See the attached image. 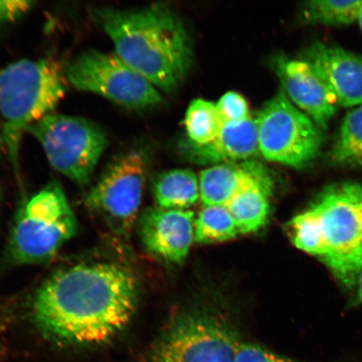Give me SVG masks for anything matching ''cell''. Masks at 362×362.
I'll return each instance as SVG.
<instances>
[{
    "instance_id": "8992f818",
    "label": "cell",
    "mask_w": 362,
    "mask_h": 362,
    "mask_svg": "<svg viewBox=\"0 0 362 362\" xmlns=\"http://www.w3.org/2000/svg\"><path fill=\"white\" fill-rule=\"evenodd\" d=\"M37 139L49 165L72 182L86 187L107 146L100 126L83 117L51 113L26 130Z\"/></svg>"
},
{
    "instance_id": "7c38bea8",
    "label": "cell",
    "mask_w": 362,
    "mask_h": 362,
    "mask_svg": "<svg viewBox=\"0 0 362 362\" xmlns=\"http://www.w3.org/2000/svg\"><path fill=\"white\" fill-rule=\"evenodd\" d=\"M196 216L189 210L148 208L139 221V233L148 252L162 261L180 264L194 242Z\"/></svg>"
},
{
    "instance_id": "9c48e42d",
    "label": "cell",
    "mask_w": 362,
    "mask_h": 362,
    "mask_svg": "<svg viewBox=\"0 0 362 362\" xmlns=\"http://www.w3.org/2000/svg\"><path fill=\"white\" fill-rule=\"evenodd\" d=\"M76 89L99 95L132 110H147L163 101L160 90L126 64L115 53L87 49L65 69Z\"/></svg>"
},
{
    "instance_id": "7402d4cb",
    "label": "cell",
    "mask_w": 362,
    "mask_h": 362,
    "mask_svg": "<svg viewBox=\"0 0 362 362\" xmlns=\"http://www.w3.org/2000/svg\"><path fill=\"white\" fill-rule=\"evenodd\" d=\"M288 229L294 246L308 255L320 259L322 255V241L318 217L313 208L310 206L293 217L288 223Z\"/></svg>"
},
{
    "instance_id": "7a4b0ae2",
    "label": "cell",
    "mask_w": 362,
    "mask_h": 362,
    "mask_svg": "<svg viewBox=\"0 0 362 362\" xmlns=\"http://www.w3.org/2000/svg\"><path fill=\"white\" fill-rule=\"evenodd\" d=\"M115 54L158 90L173 92L191 69V38L180 18L164 4L139 10L93 8Z\"/></svg>"
},
{
    "instance_id": "52a82bcc",
    "label": "cell",
    "mask_w": 362,
    "mask_h": 362,
    "mask_svg": "<svg viewBox=\"0 0 362 362\" xmlns=\"http://www.w3.org/2000/svg\"><path fill=\"white\" fill-rule=\"evenodd\" d=\"M256 120L259 153L266 160L301 169L319 156L324 130L283 90L266 103Z\"/></svg>"
},
{
    "instance_id": "5bb4252c",
    "label": "cell",
    "mask_w": 362,
    "mask_h": 362,
    "mask_svg": "<svg viewBox=\"0 0 362 362\" xmlns=\"http://www.w3.org/2000/svg\"><path fill=\"white\" fill-rule=\"evenodd\" d=\"M181 153L188 160L200 165H221L247 161L259 153L257 120L248 119L224 124L217 137L206 146L183 140Z\"/></svg>"
},
{
    "instance_id": "2e32d148",
    "label": "cell",
    "mask_w": 362,
    "mask_h": 362,
    "mask_svg": "<svg viewBox=\"0 0 362 362\" xmlns=\"http://www.w3.org/2000/svg\"><path fill=\"white\" fill-rule=\"evenodd\" d=\"M153 194L158 207L187 210L200 198V183L191 170H167L153 180Z\"/></svg>"
},
{
    "instance_id": "ffe728a7",
    "label": "cell",
    "mask_w": 362,
    "mask_h": 362,
    "mask_svg": "<svg viewBox=\"0 0 362 362\" xmlns=\"http://www.w3.org/2000/svg\"><path fill=\"white\" fill-rule=\"evenodd\" d=\"M239 234L236 223L226 206H203L194 219V242L198 243L228 242Z\"/></svg>"
},
{
    "instance_id": "d4e9b609",
    "label": "cell",
    "mask_w": 362,
    "mask_h": 362,
    "mask_svg": "<svg viewBox=\"0 0 362 362\" xmlns=\"http://www.w3.org/2000/svg\"><path fill=\"white\" fill-rule=\"evenodd\" d=\"M35 4L25 0H0V25L19 21L33 10Z\"/></svg>"
},
{
    "instance_id": "4fadbf2b",
    "label": "cell",
    "mask_w": 362,
    "mask_h": 362,
    "mask_svg": "<svg viewBox=\"0 0 362 362\" xmlns=\"http://www.w3.org/2000/svg\"><path fill=\"white\" fill-rule=\"evenodd\" d=\"M313 66L336 97L339 107L362 104V58L345 48L312 43L301 57Z\"/></svg>"
},
{
    "instance_id": "3957f363",
    "label": "cell",
    "mask_w": 362,
    "mask_h": 362,
    "mask_svg": "<svg viewBox=\"0 0 362 362\" xmlns=\"http://www.w3.org/2000/svg\"><path fill=\"white\" fill-rule=\"evenodd\" d=\"M65 70L52 59L20 60L0 68V144L17 169L23 134L51 115L66 93Z\"/></svg>"
},
{
    "instance_id": "9a60e30c",
    "label": "cell",
    "mask_w": 362,
    "mask_h": 362,
    "mask_svg": "<svg viewBox=\"0 0 362 362\" xmlns=\"http://www.w3.org/2000/svg\"><path fill=\"white\" fill-rule=\"evenodd\" d=\"M203 206H226L244 189L255 185H274L269 171L259 162L216 165L199 176Z\"/></svg>"
},
{
    "instance_id": "ba28073f",
    "label": "cell",
    "mask_w": 362,
    "mask_h": 362,
    "mask_svg": "<svg viewBox=\"0 0 362 362\" xmlns=\"http://www.w3.org/2000/svg\"><path fill=\"white\" fill-rule=\"evenodd\" d=\"M241 343L218 317L187 312L166 325L153 344L151 362H235Z\"/></svg>"
},
{
    "instance_id": "4316f807",
    "label": "cell",
    "mask_w": 362,
    "mask_h": 362,
    "mask_svg": "<svg viewBox=\"0 0 362 362\" xmlns=\"http://www.w3.org/2000/svg\"><path fill=\"white\" fill-rule=\"evenodd\" d=\"M357 21H358V24L362 33V6L359 11L358 17H357Z\"/></svg>"
},
{
    "instance_id": "44dd1931",
    "label": "cell",
    "mask_w": 362,
    "mask_h": 362,
    "mask_svg": "<svg viewBox=\"0 0 362 362\" xmlns=\"http://www.w3.org/2000/svg\"><path fill=\"white\" fill-rule=\"evenodd\" d=\"M362 6L359 1H337V0H313L302 7L303 22L308 25L339 27L353 24Z\"/></svg>"
},
{
    "instance_id": "30bf717a",
    "label": "cell",
    "mask_w": 362,
    "mask_h": 362,
    "mask_svg": "<svg viewBox=\"0 0 362 362\" xmlns=\"http://www.w3.org/2000/svg\"><path fill=\"white\" fill-rule=\"evenodd\" d=\"M146 173L147 158L141 149L120 153L90 189L86 206L113 233L126 237L138 218Z\"/></svg>"
},
{
    "instance_id": "d6986e66",
    "label": "cell",
    "mask_w": 362,
    "mask_h": 362,
    "mask_svg": "<svg viewBox=\"0 0 362 362\" xmlns=\"http://www.w3.org/2000/svg\"><path fill=\"white\" fill-rule=\"evenodd\" d=\"M184 124L187 141L202 146L214 141L224 123L215 103L197 98L189 103Z\"/></svg>"
},
{
    "instance_id": "603a6c76",
    "label": "cell",
    "mask_w": 362,
    "mask_h": 362,
    "mask_svg": "<svg viewBox=\"0 0 362 362\" xmlns=\"http://www.w3.org/2000/svg\"><path fill=\"white\" fill-rule=\"evenodd\" d=\"M224 124H235L250 119V110L246 98L237 92H228L216 104Z\"/></svg>"
},
{
    "instance_id": "5b68a950",
    "label": "cell",
    "mask_w": 362,
    "mask_h": 362,
    "mask_svg": "<svg viewBox=\"0 0 362 362\" xmlns=\"http://www.w3.org/2000/svg\"><path fill=\"white\" fill-rule=\"evenodd\" d=\"M78 232V221L64 189L52 181L18 211L8 241L15 264H40L53 259Z\"/></svg>"
},
{
    "instance_id": "cb8c5ba5",
    "label": "cell",
    "mask_w": 362,
    "mask_h": 362,
    "mask_svg": "<svg viewBox=\"0 0 362 362\" xmlns=\"http://www.w3.org/2000/svg\"><path fill=\"white\" fill-rule=\"evenodd\" d=\"M235 362H302L288 358L260 346L241 343Z\"/></svg>"
},
{
    "instance_id": "6da1fadb",
    "label": "cell",
    "mask_w": 362,
    "mask_h": 362,
    "mask_svg": "<svg viewBox=\"0 0 362 362\" xmlns=\"http://www.w3.org/2000/svg\"><path fill=\"white\" fill-rule=\"evenodd\" d=\"M138 304L132 274L113 262L68 267L36 292L35 324L47 337L72 345L110 341L132 320Z\"/></svg>"
},
{
    "instance_id": "8fae6325",
    "label": "cell",
    "mask_w": 362,
    "mask_h": 362,
    "mask_svg": "<svg viewBox=\"0 0 362 362\" xmlns=\"http://www.w3.org/2000/svg\"><path fill=\"white\" fill-rule=\"evenodd\" d=\"M274 62L276 74L289 100L321 129H327L339 104L318 72L302 58L279 55Z\"/></svg>"
},
{
    "instance_id": "277c9868",
    "label": "cell",
    "mask_w": 362,
    "mask_h": 362,
    "mask_svg": "<svg viewBox=\"0 0 362 362\" xmlns=\"http://www.w3.org/2000/svg\"><path fill=\"white\" fill-rule=\"evenodd\" d=\"M310 206L320 224V260L342 286L356 288L362 270V182L329 185Z\"/></svg>"
},
{
    "instance_id": "e0dca14e",
    "label": "cell",
    "mask_w": 362,
    "mask_h": 362,
    "mask_svg": "<svg viewBox=\"0 0 362 362\" xmlns=\"http://www.w3.org/2000/svg\"><path fill=\"white\" fill-rule=\"evenodd\" d=\"M273 188L274 185H252L240 192L226 206L240 234L256 233L264 228L269 219Z\"/></svg>"
},
{
    "instance_id": "ac0fdd59",
    "label": "cell",
    "mask_w": 362,
    "mask_h": 362,
    "mask_svg": "<svg viewBox=\"0 0 362 362\" xmlns=\"http://www.w3.org/2000/svg\"><path fill=\"white\" fill-rule=\"evenodd\" d=\"M328 161L341 168L362 169V104L344 117Z\"/></svg>"
},
{
    "instance_id": "484cf974",
    "label": "cell",
    "mask_w": 362,
    "mask_h": 362,
    "mask_svg": "<svg viewBox=\"0 0 362 362\" xmlns=\"http://www.w3.org/2000/svg\"><path fill=\"white\" fill-rule=\"evenodd\" d=\"M356 293L354 300L352 301V305L356 306L362 304V270L359 275L356 284Z\"/></svg>"
}]
</instances>
